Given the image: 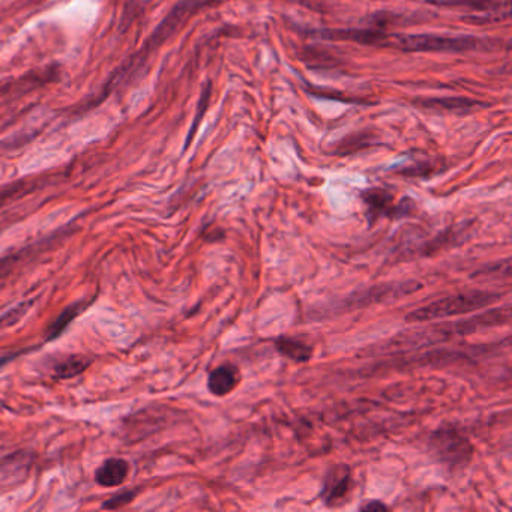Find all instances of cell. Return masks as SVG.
<instances>
[{
    "mask_svg": "<svg viewBox=\"0 0 512 512\" xmlns=\"http://www.w3.org/2000/svg\"><path fill=\"white\" fill-rule=\"evenodd\" d=\"M502 295L490 292H467L463 295L448 296L437 299L425 307L412 311L406 317L407 322H431V320L448 319V317L461 316L475 310L496 304Z\"/></svg>",
    "mask_w": 512,
    "mask_h": 512,
    "instance_id": "6da1fadb",
    "label": "cell"
},
{
    "mask_svg": "<svg viewBox=\"0 0 512 512\" xmlns=\"http://www.w3.org/2000/svg\"><path fill=\"white\" fill-rule=\"evenodd\" d=\"M406 53H464L485 44L475 37H448L436 34L389 35L388 46Z\"/></svg>",
    "mask_w": 512,
    "mask_h": 512,
    "instance_id": "7a4b0ae2",
    "label": "cell"
},
{
    "mask_svg": "<svg viewBox=\"0 0 512 512\" xmlns=\"http://www.w3.org/2000/svg\"><path fill=\"white\" fill-rule=\"evenodd\" d=\"M431 449L437 460L451 470L463 469L473 457V446L455 427H442L430 439Z\"/></svg>",
    "mask_w": 512,
    "mask_h": 512,
    "instance_id": "3957f363",
    "label": "cell"
},
{
    "mask_svg": "<svg viewBox=\"0 0 512 512\" xmlns=\"http://www.w3.org/2000/svg\"><path fill=\"white\" fill-rule=\"evenodd\" d=\"M352 473L346 464L331 467L323 482L322 499L328 506H340L352 491Z\"/></svg>",
    "mask_w": 512,
    "mask_h": 512,
    "instance_id": "277c9868",
    "label": "cell"
},
{
    "mask_svg": "<svg viewBox=\"0 0 512 512\" xmlns=\"http://www.w3.org/2000/svg\"><path fill=\"white\" fill-rule=\"evenodd\" d=\"M362 200L367 206L371 223H374L377 218H398L407 214L406 205L404 203L395 205L394 196L382 188H371V190L364 191Z\"/></svg>",
    "mask_w": 512,
    "mask_h": 512,
    "instance_id": "5b68a950",
    "label": "cell"
},
{
    "mask_svg": "<svg viewBox=\"0 0 512 512\" xmlns=\"http://www.w3.org/2000/svg\"><path fill=\"white\" fill-rule=\"evenodd\" d=\"M317 34L325 40L347 41V43L361 44V46L386 47L389 34L382 29H325Z\"/></svg>",
    "mask_w": 512,
    "mask_h": 512,
    "instance_id": "8992f818",
    "label": "cell"
},
{
    "mask_svg": "<svg viewBox=\"0 0 512 512\" xmlns=\"http://www.w3.org/2000/svg\"><path fill=\"white\" fill-rule=\"evenodd\" d=\"M422 2L434 5V7L466 8V10L508 19V13H502V10L509 11L508 2H499V0H422Z\"/></svg>",
    "mask_w": 512,
    "mask_h": 512,
    "instance_id": "52a82bcc",
    "label": "cell"
},
{
    "mask_svg": "<svg viewBox=\"0 0 512 512\" xmlns=\"http://www.w3.org/2000/svg\"><path fill=\"white\" fill-rule=\"evenodd\" d=\"M241 382V373L238 367L232 364L220 365L215 368L208 379V389L215 397H224L235 391L236 386Z\"/></svg>",
    "mask_w": 512,
    "mask_h": 512,
    "instance_id": "ba28073f",
    "label": "cell"
},
{
    "mask_svg": "<svg viewBox=\"0 0 512 512\" xmlns=\"http://www.w3.org/2000/svg\"><path fill=\"white\" fill-rule=\"evenodd\" d=\"M128 472H130V464L124 458H109L104 461L97 472H95V479L101 487H119L124 484L127 479Z\"/></svg>",
    "mask_w": 512,
    "mask_h": 512,
    "instance_id": "9c48e42d",
    "label": "cell"
},
{
    "mask_svg": "<svg viewBox=\"0 0 512 512\" xmlns=\"http://www.w3.org/2000/svg\"><path fill=\"white\" fill-rule=\"evenodd\" d=\"M415 104L431 110H445V112L469 113L478 107H487V104L478 103L470 98H428V100H416Z\"/></svg>",
    "mask_w": 512,
    "mask_h": 512,
    "instance_id": "30bf717a",
    "label": "cell"
},
{
    "mask_svg": "<svg viewBox=\"0 0 512 512\" xmlns=\"http://www.w3.org/2000/svg\"><path fill=\"white\" fill-rule=\"evenodd\" d=\"M89 302H86L85 299L83 301L74 302V304L68 305L61 314H59L58 319L49 326L47 329L46 340L52 341L56 340V338L61 337L64 334L65 329L73 323V320H76L83 311L88 308Z\"/></svg>",
    "mask_w": 512,
    "mask_h": 512,
    "instance_id": "8fae6325",
    "label": "cell"
},
{
    "mask_svg": "<svg viewBox=\"0 0 512 512\" xmlns=\"http://www.w3.org/2000/svg\"><path fill=\"white\" fill-rule=\"evenodd\" d=\"M91 364V359L85 358V356H67V358L61 359V361L55 365V368H53V377L62 380L71 379V377L85 373Z\"/></svg>",
    "mask_w": 512,
    "mask_h": 512,
    "instance_id": "7c38bea8",
    "label": "cell"
},
{
    "mask_svg": "<svg viewBox=\"0 0 512 512\" xmlns=\"http://www.w3.org/2000/svg\"><path fill=\"white\" fill-rule=\"evenodd\" d=\"M275 347L281 355L286 358L292 359L295 362H307L310 361L311 355H313V349L308 344L302 343V341L296 340V338L281 337L275 341Z\"/></svg>",
    "mask_w": 512,
    "mask_h": 512,
    "instance_id": "4fadbf2b",
    "label": "cell"
},
{
    "mask_svg": "<svg viewBox=\"0 0 512 512\" xmlns=\"http://www.w3.org/2000/svg\"><path fill=\"white\" fill-rule=\"evenodd\" d=\"M31 304L32 302H23V304L17 305L16 308H11L8 313H5L4 316L0 317V329H7L16 325V323L19 322V320H22L23 316L28 313Z\"/></svg>",
    "mask_w": 512,
    "mask_h": 512,
    "instance_id": "5bb4252c",
    "label": "cell"
},
{
    "mask_svg": "<svg viewBox=\"0 0 512 512\" xmlns=\"http://www.w3.org/2000/svg\"><path fill=\"white\" fill-rule=\"evenodd\" d=\"M137 491L134 490H124L116 493L115 496L107 499L106 502L103 503L104 509H121L124 506L130 505L134 499L137 497Z\"/></svg>",
    "mask_w": 512,
    "mask_h": 512,
    "instance_id": "9a60e30c",
    "label": "cell"
},
{
    "mask_svg": "<svg viewBox=\"0 0 512 512\" xmlns=\"http://www.w3.org/2000/svg\"><path fill=\"white\" fill-rule=\"evenodd\" d=\"M209 98H211V86L208 85L205 89H203L202 98H200L199 103V112H197L196 119H194L193 128H191L190 136H188L187 139V148L188 145H190L191 140H193V137L196 136L197 127H199L200 121H202L203 115H205L206 109H208Z\"/></svg>",
    "mask_w": 512,
    "mask_h": 512,
    "instance_id": "2e32d148",
    "label": "cell"
},
{
    "mask_svg": "<svg viewBox=\"0 0 512 512\" xmlns=\"http://www.w3.org/2000/svg\"><path fill=\"white\" fill-rule=\"evenodd\" d=\"M361 509L362 511H373V509H376V511H386L388 506L383 505L379 500H371V502L364 503V505L361 506Z\"/></svg>",
    "mask_w": 512,
    "mask_h": 512,
    "instance_id": "e0dca14e",
    "label": "cell"
}]
</instances>
